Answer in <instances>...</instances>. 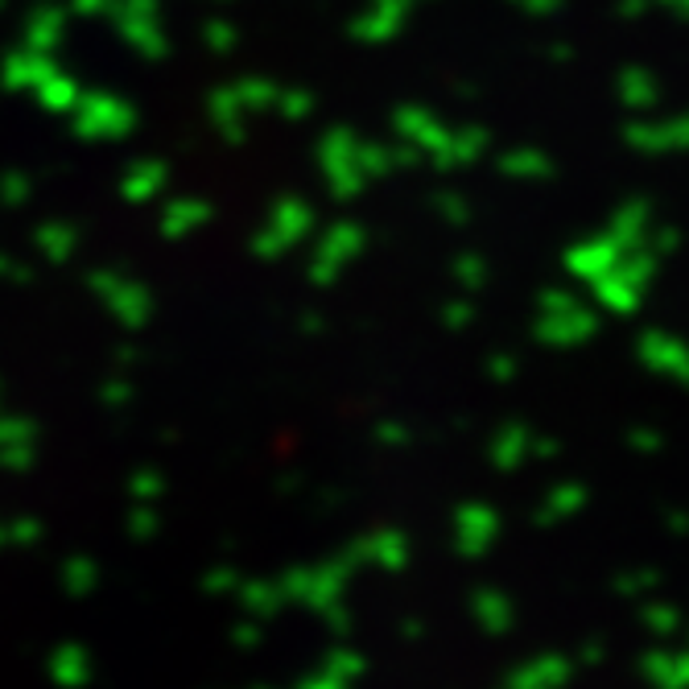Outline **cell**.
Wrapping results in <instances>:
<instances>
[]
</instances>
